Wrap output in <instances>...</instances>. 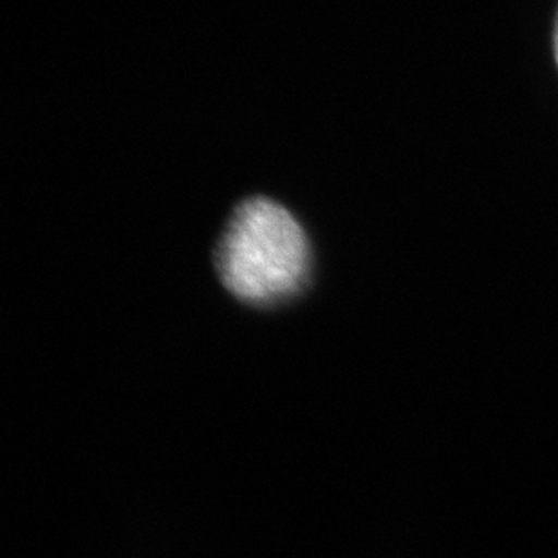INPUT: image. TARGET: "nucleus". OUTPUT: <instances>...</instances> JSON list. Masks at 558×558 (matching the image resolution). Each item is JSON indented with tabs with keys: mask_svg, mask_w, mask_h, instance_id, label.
<instances>
[{
	"mask_svg": "<svg viewBox=\"0 0 558 558\" xmlns=\"http://www.w3.org/2000/svg\"><path fill=\"white\" fill-rule=\"evenodd\" d=\"M306 232L286 206L263 195L233 210L217 244L222 284L252 306H275L299 295L310 277Z\"/></svg>",
	"mask_w": 558,
	"mask_h": 558,
	"instance_id": "1",
	"label": "nucleus"
},
{
	"mask_svg": "<svg viewBox=\"0 0 558 558\" xmlns=\"http://www.w3.org/2000/svg\"><path fill=\"white\" fill-rule=\"evenodd\" d=\"M555 57H557L558 62V19L557 24H555Z\"/></svg>",
	"mask_w": 558,
	"mask_h": 558,
	"instance_id": "2",
	"label": "nucleus"
}]
</instances>
